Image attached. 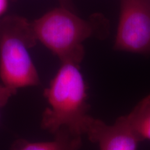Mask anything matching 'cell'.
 Listing matches in <instances>:
<instances>
[{"mask_svg": "<svg viewBox=\"0 0 150 150\" xmlns=\"http://www.w3.org/2000/svg\"><path fill=\"white\" fill-rule=\"evenodd\" d=\"M88 87L79 65L61 63L50 85L44 91L49 107L43 112L41 127L54 134L61 128L86 134L93 117L88 114Z\"/></svg>", "mask_w": 150, "mask_h": 150, "instance_id": "1", "label": "cell"}, {"mask_svg": "<svg viewBox=\"0 0 150 150\" xmlns=\"http://www.w3.org/2000/svg\"><path fill=\"white\" fill-rule=\"evenodd\" d=\"M37 40L31 22L23 17L0 18V80L13 91L40 84L29 50Z\"/></svg>", "mask_w": 150, "mask_h": 150, "instance_id": "2", "label": "cell"}, {"mask_svg": "<svg viewBox=\"0 0 150 150\" xmlns=\"http://www.w3.org/2000/svg\"><path fill=\"white\" fill-rule=\"evenodd\" d=\"M95 21L82 19L74 11L60 6L31 22L37 41L61 63L80 65L85 50L83 42L96 33Z\"/></svg>", "mask_w": 150, "mask_h": 150, "instance_id": "3", "label": "cell"}, {"mask_svg": "<svg viewBox=\"0 0 150 150\" xmlns=\"http://www.w3.org/2000/svg\"><path fill=\"white\" fill-rule=\"evenodd\" d=\"M114 50L150 54V0H120Z\"/></svg>", "mask_w": 150, "mask_h": 150, "instance_id": "4", "label": "cell"}, {"mask_svg": "<svg viewBox=\"0 0 150 150\" xmlns=\"http://www.w3.org/2000/svg\"><path fill=\"white\" fill-rule=\"evenodd\" d=\"M86 135L91 142L98 143L99 150H137L140 142L123 116L112 125L93 117Z\"/></svg>", "mask_w": 150, "mask_h": 150, "instance_id": "5", "label": "cell"}, {"mask_svg": "<svg viewBox=\"0 0 150 150\" xmlns=\"http://www.w3.org/2000/svg\"><path fill=\"white\" fill-rule=\"evenodd\" d=\"M54 135V139L46 142H31L18 139L12 145V150H80L82 139L80 135L67 128H61Z\"/></svg>", "mask_w": 150, "mask_h": 150, "instance_id": "6", "label": "cell"}, {"mask_svg": "<svg viewBox=\"0 0 150 150\" xmlns=\"http://www.w3.org/2000/svg\"><path fill=\"white\" fill-rule=\"evenodd\" d=\"M123 117L140 142L150 140V93Z\"/></svg>", "mask_w": 150, "mask_h": 150, "instance_id": "7", "label": "cell"}, {"mask_svg": "<svg viewBox=\"0 0 150 150\" xmlns=\"http://www.w3.org/2000/svg\"><path fill=\"white\" fill-rule=\"evenodd\" d=\"M16 93L17 92L13 91L0 83V116H1V110L7 104L9 99Z\"/></svg>", "mask_w": 150, "mask_h": 150, "instance_id": "8", "label": "cell"}, {"mask_svg": "<svg viewBox=\"0 0 150 150\" xmlns=\"http://www.w3.org/2000/svg\"><path fill=\"white\" fill-rule=\"evenodd\" d=\"M9 0H0V18L4 16L8 7Z\"/></svg>", "mask_w": 150, "mask_h": 150, "instance_id": "9", "label": "cell"}, {"mask_svg": "<svg viewBox=\"0 0 150 150\" xmlns=\"http://www.w3.org/2000/svg\"><path fill=\"white\" fill-rule=\"evenodd\" d=\"M59 1L60 4H61V6L74 11L72 4V0H59Z\"/></svg>", "mask_w": 150, "mask_h": 150, "instance_id": "10", "label": "cell"}]
</instances>
